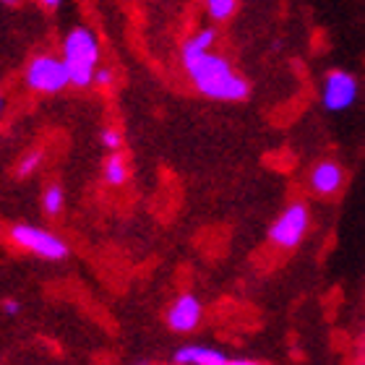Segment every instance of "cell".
Instances as JSON below:
<instances>
[{
	"instance_id": "9",
	"label": "cell",
	"mask_w": 365,
	"mask_h": 365,
	"mask_svg": "<svg viewBox=\"0 0 365 365\" xmlns=\"http://www.w3.org/2000/svg\"><path fill=\"white\" fill-rule=\"evenodd\" d=\"M175 363L185 365H227L232 360L220 350H212V347H196V344H188V347H180L175 352Z\"/></svg>"
},
{
	"instance_id": "4",
	"label": "cell",
	"mask_w": 365,
	"mask_h": 365,
	"mask_svg": "<svg viewBox=\"0 0 365 365\" xmlns=\"http://www.w3.org/2000/svg\"><path fill=\"white\" fill-rule=\"evenodd\" d=\"M26 81H29L31 89L37 91H61L66 84H71L68 63L50 58V55H42L29 66Z\"/></svg>"
},
{
	"instance_id": "20",
	"label": "cell",
	"mask_w": 365,
	"mask_h": 365,
	"mask_svg": "<svg viewBox=\"0 0 365 365\" xmlns=\"http://www.w3.org/2000/svg\"><path fill=\"white\" fill-rule=\"evenodd\" d=\"M6 3H16V0H6Z\"/></svg>"
},
{
	"instance_id": "19",
	"label": "cell",
	"mask_w": 365,
	"mask_h": 365,
	"mask_svg": "<svg viewBox=\"0 0 365 365\" xmlns=\"http://www.w3.org/2000/svg\"><path fill=\"white\" fill-rule=\"evenodd\" d=\"M0 110H3V97H0Z\"/></svg>"
},
{
	"instance_id": "5",
	"label": "cell",
	"mask_w": 365,
	"mask_h": 365,
	"mask_svg": "<svg viewBox=\"0 0 365 365\" xmlns=\"http://www.w3.org/2000/svg\"><path fill=\"white\" fill-rule=\"evenodd\" d=\"M358 99V81L344 73V71H331L324 78L321 86V102L329 113H342L347 107H352V102Z\"/></svg>"
},
{
	"instance_id": "6",
	"label": "cell",
	"mask_w": 365,
	"mask_h": 365,
	"mask_svg": "<svg viewBox=\"0 0 365 365\" xmlns=\"http://www.w3.org/2000/svg\"><path fill=\"white\" fill-rule=\"evenodd\" d=\"M11 237H14L19 245L29 248V251L37 253V256H45V259H63V256L68 253V248H66L58 237H53L50 232L37 230V227L19 225V227L11 230Z\"/></svg>"
},
{
	"instance_id": "15",
	"label": "cell",
	"mask_w": 365,
	"mask_h": 365,
	"mask_svg": "<svg viewBox=\"0 0 365 365\" xmlns=\"http://www.w3.org/2000/svg\"><path fill=\"white\" fill-rule=\"evenodd\" d=\"M102 141H105V146H110V149H118V146H120V136H118L115 130H105V133H102Z\"/></svg>"
},
{
	"instance_id": "1",
	"label": "cell",
	"mask_w": 365,
	"mask_h": 365,
	"mask_svg": "<svg viewBox=\"0 0 365 365\" xmlns=\"http://www.w3.org/2000/svg\"><path fill=\"white\" fill-rule=\"evenodd\" d=\"M182 66H185V73L190 76L193 86L209 99L240 102V99H245L248 91H251L248 81H245L240 73L232 71L227 58L214 55L212 50L182 55Z\"/></svg>"
},
{
	"instance_id": "11",
	"label": "cell",
	"mask_w": 365,
	"mask_h": 365,
	"mask_svg": "<svg viewBox=\"0 0 365 365\" xmlns=\"http://www.w3.org/2000/svg\"><path fill=\"white\" fill-rule=\"evenodd\" d=\"M237 8V0H206V11L212 16L214 21H227L232 19Z\"/></svg>"
},
{
	"instance_id": "17",
	"label": "cell",
	"mask_w": 365,
	"mask_h": 365,
	"mask_svg": "<svg viewBox=\"0 0 365 365\" xmlns=\"http://www.w3.org/2000/svg\"><path fill=\"white\" fill-rule=\"evenodd\" d=\"M3 308H6V313H16V311H19V303H14V300H8V303L3 305Z\"/></svg>"
},
{
	"instance_id": "10",
	"label": "cell",
	"mask_w": 365,
	"mask_h": 365,
	"mask_svg": "<svg viewBox=\"0 0 365 365\" xmlns=\"http://www.w3.org/2000/svg\"><path fill=\"white\" fill-rule=\"evenodd\" d=\"M217 42V31L214 29H201L198 34L182 45V55H190V53H204V50H212V45Z\"/></svg>"
},
{
	"instance_id": "16",
	"label": "cell",
	"mask_w": 365,
	"mask_h": 365,
	"mask_svg": "<svg viewBox=\"0 0 365 365\" xmlns=\"http://www.w3.org/2000/svg\"><path fill=\"white\" fill-rule=\"evenodd\" d=\"M94 81H97V84H110V81H113V73H110V71H97V73H94Z\"/></svg>"
},
{
	"instance_id": "13",
	"label": "cell",
	"mask_w": 365,
	"mask_h": 365,
	"mask_svg": "<svg viewBox=\"0 0 365 365\" xmlns=\"http://www.w3.org/2000/svg\"><path fill=\"white\" fill-rule=\"evenodd\" d=\"M63 206V190L58 188V185H53V188L45 193V209L47 214H58Z\"/></svg>"
},
{
	"instance_id": "8",
	"label": "cell",
	"mask_w": 365,
	"mask_h": 365,
	"mask_svg": "<svg viewBox=\"0 0 365 365\" xmlns=\"http://www.w3.org/2000/svg\"><path fill=\"white\" fill-rule=\"evenodd\" d=\"M201 321V303H198L193 295H180L173 303V308L168 311V324L173 331H180V334H188L198 327Z\"/></svg>"
},
{
	"instance_id": "14",
	"label": "cell",
	"mask_w": 365,
	"mask_h": 365,
	"mask_svg": "<svg viewBox=\"0 0 365 365\" xmlns=\"http://www.w3.org/2000/svg\"><path fill=\"white\" fill-rule=\"evenodd\" d=\"M39 162H42V154H39V152L29 154V157H26V160H24L21 165H19V175H29V173L34 168H37Z\"/></svg>"
},
{
	"instance_id": "7",
	"label": "cell",
	"mask_w": 365,
	"mask_h": 365,
	"mask_svg": "<svg viewBox=\"0 0 365 365\" xmlns=\"http://www.w3.org/2000/svg\"><path fill=\"white\" fill-rule=\"evenodd\" d=\"M344 185V168L331 160H321L313 165L311 178H308V188L316 196H336Z\"/></svg>"
},
{
	"instance_id": "12",
	"label": "cell",
	"mask_w": 365,
	"mask_h": 365,
	"mask_svg": "<svg viewBox=\"0 0 365 365\" xmlns=\"http://www.w3.org/2000/svg\"><path fill=\"white\" fill-rule=\"evenodd\" d=\"M105 178L110 185H120L125 178H128V173H125V165H123V160L115 154V157H110L105 165Z\"/></svg>"
},
{
	"instance_id": "2",
	"label": "cell",
	"mask_w": 365,
	"mask_h": 365,
	"mask_svg": "<svg viewBox=\"0 0 365 365\" xmlns=\"http://www.w3.org/2000/svg\"><path fill=\"white\" fill-rule=\"evenodd\" d=\"M99 50L97 39L91 37L86 29L71 31L66 39V63L71 71V84L89 86L94 78V66H97Z\"/></svg>"
},
{
	"instance_id": "18",
	"label": "cell",
	"mask_w": 365,
	"mask_h": 365,
	"mask_svg": "<svg viewBox=\"0 0 365 365\" xmlns=\"http://www.w3.org/2000/svg\"><path fill=\"white\" fill-rule=\"evenodd\" d=\"M42 3H45L47 8H55V6H58V3H61V0H42Z\"/></svg>"
},
{
	"instance_id": "3",
	"label": "cell",
	"mask_w": 365,
	"mask_h": 365,
	"mask_svg": "<svg viewBox=\"0 0 365 365\" xmlns=\"http://www.w3.org/2000/svg\"><path fill=\"white\" fill-rule=\"evenodd\" d=\"M308 227H311V212L303 201H295L274 220V225L269 227V240H272L274 248L292 251L305 240Z\"/></svg>"
}]
</instances>
